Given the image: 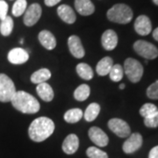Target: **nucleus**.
<instances>
[{
  "label": "nucleus",
  "mask_w": 158,
  "mask_h": 158,
  "mask_svg": "<svg viewBox=\"0 0 158 158\" xmlns=\"http://www.w3.org/2000/svg\"><path fill=\"white\" fill-rule=\"evenodd\" d=\"M55 131V123L48 117H39L30 124L28 135L32 141L41 142L47 140Z\"/></svg>",
  "instance_id": "obj_1"
},
{
  "label": "nucleus",
  "mask_w": 158,
  "mask_h": 158,
  "mask_svg": "<svg viewBox=\"0 0 158 158\" xmlns=\"http://www.w3.org/2000/svg\"><path fill=\"white\" fill-rule=\"evenodd\" d=\"M11 102L12 106L22 113L34 114L38 113L40 108L37 98L24 90L16 91Z\"/></svg>",
  "instance_id": "obj_2"
},
{
  "label": "nucleus",
  "mask_w": 158,
  "mask_h": 158,
  "mask_svg": "<svg viewBox=\"0 0 158 158\" xmlns=\"http://www.w3.org/2000/svg\"><path fill=\"white\" fill-rule=\"evenodd\" d=\"M106 16L108 19L112 22L127 24L132 20L134 13L128 6L125 4H117L108 10Z\"/></svg>",
  "instance_id": "obj_3"
},
{
  "label": "nucleus",
  "mask_w": 158,
  "mask_h": 158,
  "mask_svg": "<svg viewBox=\"0 0 158 158\" xmlns=\"http://www.w3.org/2000/svg\"><path fill=\"white\" fill-rule=\"evenodd\" d=\"M124 72L132 83H138L143 75V67L139 61L134 58H127L124 62Z\"/></svg>",
  "instance_id": "obj_4"
},
{
  "label": "nucleus",
  "mask_w": 158,
  "mask_h": 158,
  "mask_svg": "<svg viewBox=\"0 0 158 158\" xmlns=\"http://www.w3.org/2000/svg\"><path fill=\"white\" fill-rule=\"evenodd\" d=\"M134 49L140 56L145 59L153 60L158 56L157 48L154 44L146 40H139L135 41L134 44Z\"/></svg>",
  "instance_id": "obj_5"
},
{
  "label": "nucleus",
  "mask_w": 158,
  "mask_h": 158,
  "mask_svg": "<svg viewBox=\"0 0 158 158\" xmlns=\"http://www.w3.org/2000/svg\"><path fill=\"white\" fill-rule=\"evenodd\" d=\"M16 92L14 83L6 74H0V101L9 102Z\"/></svg>",
  "instance_id": "obj_6"
},
{
  "label": "nucleus",
  "mask_w": 158,
  "mask_h": 158,
  "mask_svg": "<svg viewBox=\"0 0 158 158\" xmlns=\"http://www.w3.org/2000/svg\"><path fill=\"white\" fill-rule=\"evenodd\" d=\"M108 127L113 133L120 138L128 137L131 134V128L129 125L121 118H111L108 121Z\"/></svg>",
  "instance_id": "obj_7"
},
{
  "label": "nucleus",
  "mask_w": 158,
  "mask_h": 158,
  "mask_svg": "<svg viewBox=\"0 0 158 158\" xmlns=\"http://www.w3.org/2000/svg\"><path fill=\"white\" fill-rule=\"evenodd\" d=\"M42 9L39 4H32L27 8L24 15V24L27 27H33L39 21L41 16Z\"/></svg>",
  "instance_id": "obj_8"
},
{
  "label": "nucleus",
  "mask_w": 158,
  "mask_h": 158,
  "mask_svg": "<svg viewBox=\"0 0 158 158\" xmlns=\"http://www.w3.org/2000/svg\"><path fill=\"white\" fill-rule=\"evenodd\" d=\"M143 139L139 133H134L130 135L128 139L125 141L122 149L126 154H133L140 149L142 146Z\"/></svg>",
  "instance_id": "obj_9"
},
{
  "label": "nucleus",
  "mask_w": 158,
  "mask_h": 158,
  "mask_svg": "<svg viewBox=\"0 0 158 158\" xmlns=\"http://www.w3.org/2000/svg\"><path fill=\"white\" fill-rule=\"evenodd\" d=\"M88 135H89L90 141L93 143H95L97 146H98V147L107 146L108 142H109V138H108L107 135L99 127H90L88 132Z\"/></svg>",
  "instance_id": "obj_10"
},
{
  "label": "nucleus",
  "mask_w": 158,
  "mask_h": 158,
  "mask_svg": "<svg viewBox=\"0 0 158 158\" xmlns=\"http://www.w3.org/2000/svg\"><path fill=\"white\" fill-rule=\"evenodd\" d=\"M135 30L141 36H146L152 31V24L149 18L146 15H141L137 18L135 22Z\"/></svg>",
  "instance_id": "obj_11"
},
{
  "label": "nucleus",
  "mask_w": 158,
  "mask_h": 158,
  "mask_svg": "<svg viewBox=\"0 0 158 158\" xmlns=\"http://www.w3.org/2000/svg\"><path fill=\"white\" fill-rule=\"evenodd\" d=\"M68 46L69 52L74 57L81 59L85 56V51L82 45L81 40L77 35H71L68 40Z\"/></svg>",
  "instance_id": "obj_12"
},
{
  "label": "nucleus",
  "mask_w": 158,
  "mask_h": 158,
  "mask_svg": "<svg viewBox=\"0 0 158 158\" xmlns=\"http://www.w3.org/2000/svg\"><path fill=\"white\" fill-rule=\"evenodd\" d=\"M7 59L12 64H23L28 61L29 54L24 48H15L8 53Z\"/></svg>",
  "instance_id": "obj_13"
},
{
  "label": "nucleus",
  "mask_w": 158,
  "mask_h": 158,
  "mask_svg": "<svg viewBox=\"0 0 158 158\" xmlns=\"http://www.w3.org/2000/svg\"><path fill=\"white\" fill-rule=\"evenodd\" d=\"M101 44L106 50H113L118 45V35L111 29L105 31L102 34Z\"/></svg>",
  "instance_id": "obj_14"
},
{
  "label": "nucleus",
  "mask_w": 158,
  "mask_h": 158,
  "mask_svg": "<svg viewBox=\"0 0 158 158\" xmlns=\"http://www.w3.org/2000/svg\"><path fill=\"white\" fill-rule=\"evenodd\" d=\"M79 147V139L77 135L71 134L69 135L62 142V150L67 155H72L77 152Z\"/></svg>",
  "instance_id": "obj_15"
},
{
  "label": "nucleus",
  "mask_w": 158,
  "mask_h": 158,
  "mask_svg": "<svg viewBox=\"0 0 158 158\" xmlns=\"http://www.w3.org/2000/svg\"><path fill=\"white\" fill-rule=\"evenodd\" d=\"M57 14L63 22L67 24H73L77 19V16L73 9L67 5H62L58 6Z\"/></svg>",
  "instance_id": "obj_16"
},
{
  "label": "nucleus",
  "mask_w": 158,
  "mask_h": 158,
  "mask_svg": "<svg viewBox=\"0 0 158 158\" xmlns=\"http://www.w3.org/2000/svg\"><path fill=\"white\" fill-rule=\"evenodd\" d=\"M40 44L48 50H53L56 46V39L54 34L48 30L41 31L38 35Z\"/></svg>",
  "instance_id": "obj_17"
},
{
  "label": "nucleus",
  "mask_w": 158,
  "mask_h": 158,
  "mask_svg": "<svg viewBox=\"0 0 158 158\" xmlns=\"http://www.w3.org/2000/svg\"><path fill=\"white\" fill-rule=\"evenodd\" d=\"M75 8L83 16L91 15L95 11V6L90 0H75Z\"/></svg>",
  "instance_id": "obj_18"
},
{
  "label": "nucleus",
  "mask_w": 158,
  "mask_h": 158,
  "mask_svg": "<svg viewBox=\"0 0 158 158\" xmlns=\"http://www.w3.org/2000/svg\"><path fill=\"white\" fill-rule=\"evenodd\" d=\"M36 92L38 96L46 102L52 101L54 98V90L50 85L47 83H41L37 85Z\"/></svg>",
  "instance_id": "obj_19"
},
{
  "label": "nucleus",
  "mask_w": 158,
  "mask_h": 158,
  "mask_svg": "<svg viewBox=\"0 0 158 158\" xmlns=\"http://www.w3.org/2000/svg\"><path fill=\"white\" fill-rule=\"evenodd\" d=\"M113 61L111 57L106 56L104 57L103 59H101L99 62H98L96 67L97 73L98 76L101 77H105L109 74L111 69L113 68Z\"/></svg>",
  "instance_id": "obj_20"
},
{
  "label": "nucleus",
  "mask_w": 158,
  "mask_h": 158,
  "mask_svg": "<svg viewBox=\"0 0 158 158\" xmlns=\"http://www.w3.org/2000/svg\"><path fill=\"white\" fill-rule=\"evenodd\" d=\"M51 77V72L48 69H40L39 70L35 71L33 75L31 76V82L33 84H41L45 83L47 80Z\"/></svg>",
  "instance_id": "obj_21"
},
{
  "label": "nucleus",
  "mask_w": 158,
  "mask_h": 158,
  "mask_svg": "<svg viewBox=\"0 0 158 158\" xmlns=\"http://www.w3.org/2000/svg\"><path fill=\"white\" fill-rule=\"evenodd\" d=\"M100 109H101L100 106L98 103L90 104L88 106V107L86 108L85 113H84V117H85V120L88 122H91V121L95 120L100 113Z\"/></svg>",
  "instance_id": "obj_22"
},
{
  "label": "nucleus",
  "mask_w": 158,
  "mask_h": 158,
  "mask_svg": "<svg viewBox=\"0 0 158 158\" xmlns=\"http://www.w3.org/2000/svg\"><path fill=\"white\" fill-rule=\"evenodd\" d=\"M84 116V113L79 108H73L67 111L64 114V120L68 123L73 124L78 122Z\"/></svg>",
  "instance_id": "obj_23"
},
{
  "label": "nucleus",
  "mask_w": 158,
  "mask_h": 158,
  "mask_svg": "<svg viewBox=\"0 0 158 158\" xmlns=\"http://www.w3.org/2000/svg\"><path fill=\"white\" fill-rule=\"evenodd\" d=\"M77 73L84 80H90L93 77V70L90 65L86 63H79L77 66Z\"/></svg>",
  "instance_id": "obj_24"
},
{
  "label": "nucleus",
  "mask_w": 158,
  "mask_h": 158,
  "mask_svg": "<svg viewBox=\"0 0 158 158\" xmlns=\"http://www.w3.org/2000/svg\"><path fill=\"white\" fill-rule=\"evenodd\" d=\"M90 93V86L87 85H81L74 91V98L77 101H85L86 100Z\"/></svg>",
  "instance_id": "obj_25"
},
{
  "label": "nucleus",
  "mask_w": 158,
  "mask_h": 158,
  "mask_svg": "<svg viewBox=\"0 0 158 158\" xmlns=\"http://www.w3.org/2000/svg\"><path fill=\"white\" fill-rule=\"evenodd\" d=\"M12 30H13V20L10 16H7L5 19L2 20L0 24V32L4 36H9L11 34Z\"/></svg>",
  "instance_id": "obj_26"
},
{
  "label": "nucleus",
  "mask_w": 158,
  "mask_h": 158,
  "mask_svg": "<svg viewBox=\"0 0 158 158\" xmlns=\"http://www.w3.org/2000/svg\"><path fill=\"white\" fill-rule=\"evenodd\" d=\"M123 75H124V69L121 67V65L119 64H114L113 68L111 69L109 76L110 78L113 82H119L123 78Z\"/></svg>",
  "instance_id": "obj_27"
},
{
  "label": "nucleus",
  "mask_w": 158,
  "mask_h": 158,
  "mask_svg": "<svg viewBox=\"0 0 158 158\" xmlns=\"http://www.w3.org/2000/svg\"><path fill=\"white\" fill-rule=\"evenodd\" d=\"M27 8V0H16L14 5L12 6V14L15 17H19Z\"/></svg>",
  "instance_id": "obj_28"
},
{
  "label": "nucleus",
  "mask_w": 158,
  "mask_h": 158,
  "mask_svg": "<svg viewBox=\"0 0 158 158\" xmlns=\"http://www.w3.org/2000/svg\"><path fill=\"white\" fill-rule=\"evenodd\" d=\"M158 109L156 105L151 104V103H146L144 104L140 109V114L143 118H148L149 116H151L152 114L156 113Z\"/></svg>",
  "instance_id": "obj_29"
},
{
  "label": "nucleus",
  "mask_w": 158,
  "mask_h": 158,
  "mask_svg": "<svg viewBox=\"0 0 158 158\" xmlns=\"http://www.w3.org/2000/svg\"><path fill=\"white\" fill-rule=\"evenodd\" d=\"M86 155L89 158H108V155L100 148L90 147L86 150Z\"/></svg>",
  "instance_id": "obj_30"
},
{
  "label": "nucleus",
  "mask_w": 158,
  "mask_h": 158,
  "mask_svg": "<svg viewBox=\"0 0 158 158\" xmlns=\"http://www.w3.org/2000/svg\"><path fill=\"white\" fill-rule=\"evenodd\" d=\"M144 124L147 127H158V110L151 116L144 118Z\"/></svg>",
  "instance_id": "obj_31"
},
{
  "label": "nucleus",
  "mask_w": 158,
  "mask_h": 158,
  "mask_svg": "<svg viewBox=\"0 0 158 158\" xmlns=\"http://www.w3.org/2000/svg\"><path fill=\"white\" fill-rule=\"evenodd\" d=\"M147 96L150 99H158V80L148 86L147 89Z\"/></svg>",
  "instance_id": "obj_32"
},
{
  "label": "nucleus",
  "mask_w": 158,
  "mask_h": 158,
  "mask_svg": "<svg viewBox=\"0 0 158 158\" xmlns=\"http://www.w3.org/2000/svg\"><path fill=\"white\" fill-rule=\"evenodd\" d=\"M8 12V5L6 1L0 0V19L3 20L7 17Z\"/></svg>",
  "instance_id": "obj_33"
},
{
  "label": "nucleus",
  "mask_w": 158,
  "mask_h": 158,
  "mask_svg": "<svg viewBox=\"0 0 158 158\" xmlns=\"http://www.w3.org/2000/svg\"><path fill=\"white\" fill-rule=\"evenodd\" d=\"M148 158H158V146L154 147L152 149L149 151Z\"/></svg>",
  "instance_id": "obj_34"
},
{
  "label": "nucleus",
  "mask_w": 158,
  "mask_h": 158,
  "mask_svg": "<svg viewBox=\"0 0 158 158\" xmlns=\"http://www.w3.org/2000/svg\"><path fill=\"white\" fill-rule=\"evenodd\" d=\"M61 0H44V3L48 7H52V6H55L57 5L58 3H60Z\"/></svg>",
  "instance_id": "obj_35"
},
{
  "label": "nucleus",
  "mask_w": 158,
  "mask_h": 158,
  "mask_svg": "<svg viewBox=\"0 0 158 158\" xmlns=\"http://www.w3.org/2000/svg\"><path fill=\"white\" fill-rule=\"evenodd\" d=\"M153 38L156 40V41H158V27L153 31Z\"/></svg>",
  "instance_id": "obj_36"
},
{
  "label": "nucleus",
  "mask_w": 158,
  "mask_h": 158,
  "mask_svg": "<svg viewBox=\"0 0 158 158\" xmlns=\"http://www.w3.org/2000/svg\"><path fill=\"white\" fill-rule=\"evenodd\" d=\"M124 88H125V85H124V84H121V85H119V89H120V90H123Z\"/></svg>",
  "instance_id": "obj_37"
},
{
  "label": "nucleus",
  "mask_w": 158,
  "mask_h": 158,
  "mask_svg": "<svg viewBox=\"0 0 158 158\" xmlns=\"http://www.w3.org/2000/svg\"><path fill=\"white\" fill-rule=\"evenodd\" d=\"M153 3L155 4V5H156V6H158V0H152Z\"/></svg>",
  "instance_id": "obj_38"
},
{
  "label": "nucleus",
  "mask_w": 158,
  "mask_h": 158,
  "mask_svg": "<svg viewBox=\"0 0 158 158\" xmlns=\"http://www.w3.org/2000/svg\"><path fill=\"white\" fill-rule=\"evenodd\" d=\"M23 42H24V40L21 39L20 40V44H23Z\"/></svg>",
  "instance_id": "obj_39"
}]
</instances>
